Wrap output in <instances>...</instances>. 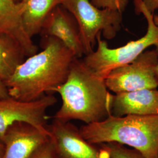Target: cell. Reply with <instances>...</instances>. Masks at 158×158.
<instances>
[{"label": "cell", "mask_w": 158, "mask_h": 158, "mask_svg": "<svg viewBox=\"0 0 158 158\" xmlns=\"http://www.w3.org/2000/svg\"><path fill=\"white\" fill-rule=\"evenodd\" d=\"M42 51L23 62L5 81L12 98L23 102L35 101L63 84L74 58L73 53L60 40L42 36Z\"/></svg>", "instance_id": "cell-1"}, {"label": "cell", "mask_w": 158, "mask_h": 158, "mask_svg": "<svg viewBox=\"0 0 158 158\" xmlns=\"http://www.w3.org/2000/svg\"><path fill=\"white\" fill-rule=\"evenodd\" d=\"M105 79L96 76L82 59L75 57L66 81L53 90L62 104L53 118L63 121L77 119L89 124L111 114L113 94Z\"/></svg>", "instance_id": "cell-2"}, {"label": "cell", "mask_w": 158, "mask_h": 158, "mask_svg": "<svg viewBox=\"0 0 158 158\" xmlns=\"http://www.w3.org/2000/svg\"><path fill=\"white\" fill-rule=\"evenodd\" d=\"M80 132L91 143H118L135 149L146 158H158V115L110 114L102 121L83 126Z\"/></svg>", "instance_id": "cell-3"}, {"label": "cell", "mask_w": 158, "mask_h": 158, "mask_svg": "<svg viewBox=\"0 0 158 158\" xmlns=\"http://www.w3.org/2000/svg\"><path fill=\"white\" fill-rule=\"evenodd\" d=\"M136 14H142L147 19L146 34L139 40L130 41L125 45L117 48H110L106 40L97 37L96 51L85 56L83 60L93 73L102 79H106L115 68L132 62L148 48L155 46L158 48V20L149 11L141 0H134Z\"/></svg>", "instance_id": "cell-4"}, {"label": "cell", "mask_w": 158, "mask_h": 158, "mask_svg": "<svg viewBox=\"0 0 158 158\" xmlns=\"http://www.w3.org/2000/svg\"><path fill=\"white\" fill-rule=\"evenodd\" d=\"M61 5L77 21L85 55L94 51L99 35L102 34L106 40H112L121 27V12L99 8L89 0H63Z\"/></svg>", "instance_id": "cell-5"}, {"label": "cell", "mask_w": 158, "mask_h": 158, "mask_svg": "<svg viewBox=\"0 0 158 158\" xmlns=\"http://www.w3.org/2000/svg\"><path fill=\"white\" fill-rule=\"evenodd\" d=\"M158 48L144 51L132 62L113 70L106 79L108 89L115 94L156 89Z\"/></svg>", "instance_id": "cell-6"}, {"label": "cell", "mask_w": 158, "mask_h": 158, "mask_svg": "<svg viewBox=\"0 0 158 158\" xmlns=\"http://www.w3.org/2000/svg\"><path fill=\"white\" fill-rule=\"evenodd\" d=\"M48 130L56 158H110L106 143L87 141L69 121L53 118Z\"/></svg>", "instance_id": "cell-7"}, {"label": "cell", "mask_w": 158, "mask_h": 158, "mask_svg": "<svg viewBox=\"0 0 158 158\" xmlns=\"http://www.w3.org/2000/svg\"><path fill=\"white\" fill-rule=\"evenodd\" d=\"M57 101L53 94H47L32 102L20 101L11 97L0 99V142L3 143L6 130L16 122L27 123L49 132L46 111Z\"/></svg>", "instance_id": "cell-8"}, {"label": "cell", "mask_w": 158, "mask_h": 158, "mask_svg": "<svg viewBox=\"0 0 158 158\" xmlns=\"http://www.w3.org/2000/svg\"><path fill=\"white\" fill-rule=\"evenodd\" d=\"M50 140L49 133L33 125L16 122L6 130L3 158H31L40 147Z\"/></svg>", "instance_id": "cell-9"}, {"label": "cell", "mask_w": 158, "mask_h": 158, "mask_svg": "<svg viewBox=\"0 0 158 158\" xmlns=\"http://www.w3.org/2000/svg\"><path fill=\"white\" fill-rule=\"evenodd\" d=\"M40 34L60 40L76 58L80 59L85 55L77 21L62 5L56 6L49 14Z\"/></svg>", "instance_id": "cell-10"}, {"label": "cell", "mask_w": 158, "mask_h": 158, "mask_svg": "<svg viewBox=\"0 0 158 158\" xmlns=\"http://www.w3.org/2000/svg\"><path fill=\"white\" fill-rule=\"evenodd\" d=\"M25 10L23 1L0 0V34L6 35L17 41L23 47L27 57L36 53L38 46L25 32L22 15Z\"/></svg>", "instance_id": "cell-11"}, {"label": "cell", "mask_w": 158, "mask_h": 158, "mask_svg": "<svg viewBox=\"0 0 158 158\" xmlns=\"http://www.w3.org/2000/svg\"><path fill=\"white\" fill-rule=\"evenodd\" d=\"M111 114L117 117L158 115V90L142 89L113 95Z\"/></svg>", "instance_id": "cell-12"}, {"label": "cell", "mask_w": 158, "mask_h": 158, "mask_svg": "<svg viewBox=\"0 0 158 158\" xmlns=\"http://www.w3.org/2000/svg\"><path fill=\"white\" fill-rule=\"evenodd\" d=\"M63 0H21L25 4L22 15L23 27L27 34L32 39L40 34L46 17L51 11ZM20 1V2H21Z\"/></svg>", "instance_id": "cell-13"}, {"label": "cell", "mask_w": 158, "mask_h": 158, "mask_svg": "<svg viewBox=\"0 0 158 158\" xmlns=\"http://www.w3.org/2000/svg\"><path fill=\"white\" fill-rule=\"evenodd\" d=\"M27 57L21 45L12 38L0 34V79L6 81Z\"/></svg>", "instance_id": "cell-14"}, {"label": "cell", "mask_w": 158, "mask_h": 158, "mask_svg": "<svg viewBox=\"0 0 158 158\" xmlns=\"http://www.w3.org/2000/svg\"><path fill=\"white\" fill-rule=\"evenodd\" d=\"M110 151V158H146L135 149H128L118 143H106Z\"/></svg>", "instance_id": "cell-15"}, {"label": "cell", "mask_w": 158, "mask_h": 158, "mask_svg": "<svg viewBox=\"0 0 158 158\" xmlns=\"http://www.w3.org/2000/svg\"><path fill=\"white\" fill-rule=\"evenodd\" d=\"M129 0H91V2L99 8H108L119 12L124 11Z\"/></svg>", "instance_id": "cell-16"}, {"label": "cell", "mask_w": 158, "mask_h": 158, "mask_svg": "<svg viewBox=\"0 0 158 158\" xmlns=\"http://www.w3.org/2000/svg\"><path fill=\"white\" fill-rule=\"evenodd\" d=\"M31 158H56L50 140L40 147Z\"/></svg>", "instance_id": "cell-17"}, {"label": "cell", "mask_w": 158, "mask_h": 158, "mask_svg": "<svg viewBox=\"0 0 158 158\" xmlns=\"http://www.w3.org/2000/svg\"><path fill=\"white\" fill-rule=\"evenodd\" d=\"M147 10L153 14L156 10H158V0H141Z\"/></svg>", "instance_id": "cell-18"}, {"label": "cell", "mask_w": 158, "mask_h": 158, "mask_svg": "<svg viewBox=\"0 0 158 158\" xmlns=\"http://www.w3.org/2000/svg\"><path fill=\"white\" fill-rule=\"evenodd\" d=\"M10 96L9 91L8 89V87H6L4 81L0 79V99L6 98Z\"/></svg>", "instance_id": "cell-19"}, {"label": "cell", "mask_w": 158, "mask_h": 158, "mask_svg": "<svg viewBox=\"0 0 158 158\" xmlns=\"http://www.w3.org/2000/svg\"><path fill=\"white\" fill-rule=\"evenodd\" d=\"M4 152V145L0 142V158H3Z\"/></svg>", "instance_id": "cell-20"}, {"label": "cell", "mask_w": 158, "mask_h": 158, "mask_svg": "<svg viewBox=\"0 0 158 158\" xmlns=\"http://www.w3.org/2000/svg\"><path fill=\"white\" fill-rule=\"evenodd\" d=\"M156 77L158 83V63L157 64V66H156Z\"/></svg>", "instance_id": "cell-21"}, {"label": "cell", "mask_w": 158, "mask_h": 158, "mask_svg": "<svg viewBox=\"0 0 158 158\" xmlns=\"http://www.w3.org/2000/svg\"><path fill=\"white\" fill-rule=\"evenodd\" d=\"M21 1V0H15V1L17 2H19Z\"/></svg>", "instance_id": "cell-22"}, {"label": "cell", "mask_w": 158, "mask_h": 158, "mask_svg": "<svg viewBox=\"0 0 158 158\" xmlns=\"http://www.w3.org/2000/svg\"><path fill=\"white\" fill-rule=\"evenodd\" d=\"M155 18H156V19H158V14H157V15H156V16H155Z\"/></svg>", "instance_id": "cell-23"}]
</instances>
